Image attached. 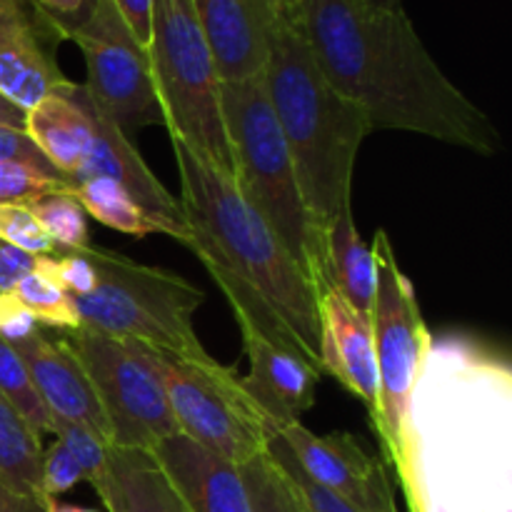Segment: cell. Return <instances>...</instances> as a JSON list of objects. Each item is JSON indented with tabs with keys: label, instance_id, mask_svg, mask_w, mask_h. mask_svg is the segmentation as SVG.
<instances>
[{
	"label": "cell",
	"instance_id": "obj_37",
	"mask_svg": "<svg viewBox=\"0 0 512 512\" xmlns=\"http://www.w3.org/2000/svg\"><path fill=\"white\" fill-rule=\"evenodd\" d=\"M0 125H3V128L25 130V110H20L18 105L5 100L3 95H0Z\"/></svg>",
	"mask_w": 512,
	"mask_h": 512
},
{
	"label": "cell",
	"instance_id": "obj_32",
	"mask_svg": "<svg viewBox=\"0 0 512 512\" xmlns=\"http://www.w3.org/2000/svg\"><path fill=\"white\" fill-rule=\"evenodd\" d=\"M0 160H13V163L33 165V168L45 170V173L58 175L53 170V165L43 158V153L35 148L33 140L25 135V130L0 128Z\"/></svg>",
	"mask_w": 512,
	"mask_h": 512
},
{
	"label": "cell",
	"instance_id": "obj_26",
	"mask_svg": "<svg viewBox=\"0 0 512 512\" xmlns=\"http://www.w3.org/2000/svg\"><path fill=\"white\" fill-rule=\"evenodd\" d=\"M265 453H268V458L278 465L280 473L285 475V480H288L290 488H293L295 498H298L303 512H363L355 508V505H350L348 500L340 498V495L330 493L328 488L315 483L310 475H305V470L300 468L298 460L293 458V453H290V448L285 445V440L280 438L278 433L268 440Z\"/></svg>",
	"mask_w": 512,
	"mask_h": 512
},
{
	"label": "cell",
	"instance_id": "obj_15",
	"mask_svg": "<svg viewBox=\"0 0 512 512\" xmlns=\"http://www.w3.org/2000/svg\"><path fill=\"white\" fill-rule=\"evenodd\" d=\"M240 335L250 363V373L243 378V385L275 433L288 425L303 423V415L315 405L323 373L303 355L280 348L250 330H240Z\"/></svg>",
	"mask_w": 512,
	"mask_h": 512
},
{
	"label": "cell",
	"instance_id": "obj_36",
	"mask_svg": "<svg viewBox=\"0 0 512 512\" xmlns=\"http://www.w3.org/2000/svg\"><path fill=\"white\" fill-rule=\"evenodd\" d=\"M0 512H45V508L38 500L25 498L0 485Z\"/></svg>",
	"mask_w": 512,
	"mask_h": 512
},
{
	"label": "cell",
	"instance_id": "obj_39",
	"mask_svg": "<svg viewBox=\"0 0 512 512\" xmlns=\"http://www.w3.org/2000/svg\"><path fill=\"white\" fill-rule=\"evenodd\" d=\"M275 5H278L280 13H288V15H298V8H300V0H275Z\"/></svg>",
	"mask_w": 512,
	"mask_h": 512
},
{
	"label": "cell",
	"instance_id": "obj_35",
	"mask_svg": "<svg viewBox=\"0 0 512 512\" xmlns=\"http://www.w3.org/2000/svg\"><path fill=\"white\" fill-rule=\"evenodd\" d=\"M113 3L135 40L148 50L150 33H153V0H113Z\"/></svg>",
	"mask_w": 512,
	"mask_h": 512
},
{
	"label": "cell",
	"instance_id": "obj_8",
	"mask_svg": "<svg viewBox=\"0 0 512 512\" xmlns=\"http://www.w3.org/2000/svg\"><path fill=\"white\" fill-rule=\"evenodd\" d=\"M148 350V348H145ZM178 433L243 468L265 453L275 430L243 385V375L210 353L198 358L148 350Z\"/></svg>",
	"mask_w": 512,
	"mask_h": 512
},
{
	"label": "cell",
	"instance_id": "obj_38",
	"mask_svg": "<svg viewBox=\"0 0 512 512\" xmlns=\"http://www.w3.org/2000/svg\"><path fill=\"white\" fill-rule=\"evenodd\" d=\"M360 3L370 5V8H378V10H405L403 0H360Z\"/></svg>",
	"mask_w": 512,
	"mask_h": 512
},
{
	"label": "cell",
	"instance_id": "obj_14",
	"mask_svg": "<svg viewBox=\"0 0 512 512\" xmlns=\"http://www.w3.org/2000/svg\"><path fill=\"white\" fill-rule=\"evenodd\" d=\"M193 8L223 83L263 75L275 0H193Z\"/></svg>",
	"mask_w": 512,
	"mask_h": 512
},
{
	"label": "cell",
	"instance_id": "obj_28",
	"mask_svg": "<svg viewBox=\"0 0 512 512\" xmlns=\"http://www.w3.org/2000/svg\"><path fill=\"white\" fill-rule=\"evenodd\" d=\"M70 190H73V185L60 175H50L45 170L33 168V165L0 160V205H30L45 195L70 193Z\"/></svg>",
	"mask_w": 512,
	"mask_h": 512
},
{
	"label": "cell",
	"instance_id": "obj_12",
	"mask_svg": "<svg viewBox=\"0 0 512 512\" xmlns=\"http://www.w3.org/2000/svg\"><path fill=\"white\" fill-rule=\"evenodd\" d=\"M305 475L363 512H400L390 465L370 453L355 435H318L303 423L280 430Z\"/></svg>",
	"mask_w": 512,
	"mask_h": 512
},
{
	"label": "cell",
	"instance_id": "obj_31",
	"mask_svg": "<svg viewBox=\"0 0 512 512\" xmlns=\"http://www.w3.org/2000/svg\"><path fill=\"white\" fill-rule=\"evenodd\" d=\"M85 483L83 473H80L78 463L73 460V455L53 440L50 448H43V495L45 498H60L68 490H73L75 485Z\"/></svg>",
	"mask_w": 512,
	"mask_h": 512
},
{
	"label": "cell",
	"instance_id": "obj_30",
	"mask_svg": "<svg viewBox=\"0 0 512 512\" xmlns=\"http://www.w3.org/2000/svg\"><path fill=\"white\" fill-rule=\"evenodd\" d=\"M0 240L30 255H38V258L53 255L58 250L50 235L43 230V225L38 223L33 210L18 203L0 205Z\"/></svg>",
	"mask_w": 512,
	"mask_h": 512
},
{
	"label": "cell",
	"instance_id": "obj_40",
	"mask_svg": "<svg viewBox=\"0 0 512 512\" xmlns=\"http://www.w3.org/2000/svg\"><path fill=\"white\" fill-rule=\"evenodd\" d=\"M75 512H98V510H85V508H78Z\"/></svg>",
	"mask_w": 512,
	"mask_h": 512
},
{
	"label": "cell",
	"instance_id": "obj_7",
	"mask_svg": "<svg viewBox=\"0 0 512 512\" xmlns=\"http://www.w3.org/2000/svg\"><path fill=\"white\" fill-rule=\"evenodd\" d=\"M148 58L170 140L183 143L233 178V155L220 103L223 80L193 0H153Z\"/></svg>",
	"mask_w": 512,
	"mask_h": 512
},
{
	"label": "cell",
	"instance_id": "obj_1",
	"mask_svg": "<svg viewBox=\"0 0 512 512\" xmlns=\"http://www.w3.org/2000/svg\"><path fill=\"white\" fill-rule=\"evenodd\" d=\"M410 512H512V373L470 340L430 345L393 465Z\"/></svg>",
	"mask_w": 512,
	"mask_h": 512
},
{
	"label": "cell",
	"instance_id": "obj_25",
	"mask_svg": "<svg viewBox=\"0 0 512 512\" xmlns=\"http://www.w3.org/2000/svg\"><path fill=\"white\" fill-rule=\"evenodd\" d=\"M15 300L28 310L35 318V323L50 325V328L60 330H73L80 328V318L75 313V305L70 300V295H65L63 290L55 283H50L48 278H43L40 273H28L18 285L13 288Z\"/></svg>",
	"mask_w": 512,
	"mask_h": 512
},
{
	"label": "cell",
	"instance_id": "obj_10",
	"mask_svg": "<svg viewBox=\"0 0 512 512\" xmlns=\"http://www.w3.org/2000/svg\"><path fill=\"white\" fill-rule=\"evenodd\" d=\"M60 340L93 388L113 448L153 450L178 435L160 375L143 345L110 338L85 325L65 330Z\"/></svg>",
	"mask_w": 512,
	"mask_h": 512
},
{
	"label": "cell",
	"instance_id": "obj_41",
	"mask_svg": "<svg viewBox=\"0 0 512 512\" xmlns=\"http://www.w3.org/2000/svg\"><path fill=\"white\" fill-rule=\"evenodd\" d=\"M0 128H3V125H0Z\"/></svg>",
	"mask_w": 512,
	"mask_h": 512
},
{
	"label": "cell",
	"instance_id": "obj_20",
	"mask_svg": "<svg viewBox=\"0 0 512 512\" xmlns=\"http://www.w3.org/2000/svg\"><path fill=\"white\" fill-rule=\"evenodd\" d=\"M323 285L333 288L350 308L365 320H373L378 293V263L375 253L355 225L353 205L335 218L325 233Z\"/></svg>",
	"mask_w": 512,
	"mask_h": 512
},
{
	"label": "cell",
	"instance_id": "obj_21",
	"mask_svg": "<svg viewBox=\"0 0 512 512\" xmlns=\"http://www.w3.org/2000/svg\"><path fill=\"white\" fill-rule=\"evenodd\" d=\"M0 485L45 503L43 438L0 395Z\"/></svg>",
	"mask_w": 512,
	"mask_h": 512
},
{
	"label": "cell",
	"instance_id": "obj_11",
	"mask_svg": "<svg viewBox=\"0 0 512 512\" xmlns=\"http://www.w3.org/2000/svg\"><path fill=\"white\" fill-rule=\"evenodd\" d=\"M85 60V93L95 108L133 138L138 130L163 125L148 50L135 40L113 0H95L90 18L70 33Z\"/></svg>",
	"mask_w": 512,
	"mask_h": 512
},
{
	"label": "cell",
	"instance_id": "obj_23",
	"mask_svg": "<svg viewBox=\"0 0 512 512\" xmlns=\"http://www.w3.org/2000/svg\"><path fill=\"white\" fill-rule=\"evenodd\" d=\"M0 395L30 425L35 435H53V415L40 400L28 368L8 340L0 338Z\"/></svg>",
	"mask_w": 512,
	"mask_h": 512
},
{
	"label": "cell",
	"instance_id": "obj_22",
	"mask_svg": "<svg viewBox=\"0 0 512 512\" xmlns=\"http://www.w3.org/2000/svg\"><path fill=\"white\" fill-rule=\"evenodd\" d=\"M73 195L83 205L85 215H93L98 223L128 233L133 238L165 235V228L115 180L93 178L73 185Z\"/></svg>",
	"mask_w": 512,
	"mask_h": 512
},
{
	"label": "cell",
	"instance_id": "obj_4",
	"mask_svg": "<svg viewBox=\"0 0 512 512\" xmlns=\"http://www.w3.org/2000/svg\"><path fill=\"white\" fill-rule=\"evenodd\" d=\"M263 83L293 158L303 203L325 238L335 218L353 205L355 160L373 125L328 83L298 15L275 18Z\"/></svg>",
	"mask_w": 512,
	"mask_h": 512
},
{
	"label": "cell",
	"instance_id": "obj_19",
	"mask_svg": "<svg viewBox=\"0 0 512 512\" xmlns=\"http://www.w3.org/2000/svg\"><path fill=\"white\" fill-rule=\"evenodd\" d=\"M105 512H188L150 450L113 448L90 483Z\"/></svg>",
	"mask_w": 512,
	"mask_h": 512
},
{
	"label": "cell",
	"instance_id": "obj_6",
	"mask_svg": "<svg viewBox=\"0 0 512 512\" xmlns=\"http://www.w3.org/2000/svg\"><path fill=\"white\" fill-rule=\"evenodd\" d=\"M85 255L95 268V285L70 298L80 325L163 355L208 353L195 333V313L205 303L198 285L100 245H88Z\"/></svg>",
	"mask_w": 512,
	"mask_h": 512
},
{
	"label": "cell",
	"instance_id": "obj_17",
	"mask_svg": "<svg viewBox=\"0 0 512 512\" xmlns=\"http://www.w3.org/2000/svg\"><path fill=\"white\" fill-rule=\"evenodd\" d=\"M320 308V370L338 380L368 408L378 410V363H375L373 325L355 313L333 288L323 285Z\"/></svg>",
	"mask_w": 512,
	"mask_h": 512
},
{
	"label": "cell",
	"instance_id": "obj_29",
	"mask_svg": "<svg viewBox=\"0 0 512 512\" xmlns=\"http://www.w3.org/2000/svg\"><path fill=\"white\" fill-rule=\"evenodd\" d=\"M53 440H58L73 460L78 463L80 473H83L85 483H93L108 463L110 443L93 428H85L80 423H70V420H53Z\"/></svg>",
	"mask_w": 512,
	"mask_h": 512
},
{
	"label": "cell",
	"instance_id": "obj_24",
	"mask_svg": "<svg viewBox=\"0 0 512 512\" xmlns=\"http://www.w3.org/2000/svg\"><path fill=\"white\" fill-rule=\"evenodd\" d=\"M58 250H85L90 243L88 215L78 198L70 193H53L28 205Z\"/></svg>",
	"mask_w": 512,
	"mask_h": 512
},
{
	"label": "cell",
	"instance_id": "obj_9",
	"mask_svg": "<svg viewBox=\"0 0 512 512\" xmlns=\"http://www.w3.org/2000/svg\"><path fill=\"white\" fill-rule=\"evenodd\" d=\"M378 263V293L373 308V345L378 363V410L370 418L383 448L385 463L393 468L403 448V423L418 375L433 345L415 283L400 268L395 248L383 228L373 240Z\"/></svg>",
	"mask_w": 512,
	"mask_h": 512
},
{
	"label": "cell",
	"instance_id": "obj_13",
	"mask_svg": "<svg viewBox=\"0 0 512 512\" xmlns=\"http://www.w3.org/2000/svg\"><path fill=\"white\" fill-rule=\"evenodd\" d=\"M58 33L33 0H0V95L30 110L68 83L55 60Z\"/></svg>",
	"mask_w": 512,
	"mask_h": 512
},
{
	"label": "cell",
	"instance_id": "obj_5",
	"mask_svg": "<svg viewBox=\"0 0 512 512\" xmlns=\"http://www.w3.org/2000/svg\"><path fill=\"white\" fill-rule=\"evenodd\" d=\"M225 133L240 195L275 230L295 263L323 290L325 238L303 203L293 158L280 133L263 75L220 88Z\"/></svg>",
	"mask_w": 512,
	"mask_h": 512
},
{
	"label": "cell",
	"instance_id": "obj_2",
	"mask_svg": "<svg viewBox=\"0 0 512 512\" xmlns=\"http://www.w3.org/2000/svg\"><path fill=\"white\" fill-rule=\"evenodd\" d=\"M298 20L328 83L375 130H405L493 155V120L440 70L405 10L360 0H300Z\"/></svg>",
	"mask_w": 512,
	"mask_h": 512
},
{
	"label": "cell",
	"instance_id": "obj_3",
	"mask_svg": "<svg viewBox=\"0 0 512 512\" xmlns=\"http://www.w3.org/2000/svg\"><path fill=\"white\" fill-rule=\"evenodd\" d=\"M188 245L228 300L240 330L303 355L320 370L318 285L295 263L230 175L170 140ZM323 373V370H320Z\"/></svg>",
	"mask_w": 512,
	"mask_h": 512
},
{
	"label": "cell",
	"instance_id": "obj_34",
	"mask_svg": "<svg viewBox=\"0 0 512 512\" xmlns=\"http://www.w3.org/2000/svg\"><path fill=\"white\" fill-rule=\"evenodd\" d=\"M35 263H38V255H30L25 253V250L0 240V295L13 293L15 285H18L25 275L33 273Z\"/></svg>",
	"mask_w": 512,
	"mask_h": 512
},
{
	"label": "cell",
	"instance_id": "obj_16",
	"mask_svg": "<svg viewBox=\"0 0 512 512\" xmlns=\"http://www.w3.org/2000/svg\"><path fill=\"white\" fill-rule=\"evenodd\" d=\"M150 453L188 512H253L243 470L213 450L178 433Z\"/></svg>",
	"mask_w": 512,
	"mask_h": 512
},
{
	"label": "cell",
	"instance_id": "obj_27",
	"mask_svg": "<svg viewBox=\"0 0 512 512\" xmlns=\"http://www.w3.org/2000/svg\"><path fill=\"white\" fill-rule=\"evenodd\" d=\"M240 470H243L245 485H248L253 512H303L293 488L278 470V465L268 458V453L253 458Z\"/></svg>",
	"mask_w": 512,
	"mask_h": 512
},
{
	"label": "cell",
	"instance_id": "obj_33",
	"mask_svg": "<svg viewBox=\"0 0 512 512\" xmlns=\"http://www.w3.org/2000/svg\"><path fill=\"white\" fill-rule=\"evenodd\" d=\"M38 330L33 315L15 300L13 293L0 295V338L15 343Z\"/></svg>",
	"mask_w": 512,
	"mask_h": 512
},
{
	"label": "cell",
	"instance_id": "obj_18",
	"mask_svg": "<svg viewBox=\"0 0 512 512\" xmlns=\"http://www.w3.org/2000/svg\"><path fill=\"white\" fill-rule=\"evenodd\" d=\"M20 360L28 368L30 380L38 390L40 400L50 410L53 420H70L85 428H93L110 443L108 423L103 418L93 388L85 378L83 368L75 360V355L65 348L63 340H50L48 335L30 333L28 338L10 343Z\"/></svg>",
	"mask_w": 512,
	"mask_h": 512
}]
</instances>
